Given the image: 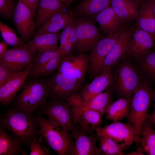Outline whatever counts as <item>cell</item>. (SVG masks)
Instances as JSON below:
<instances>
[{
    "instance_id": "d6986e66",
    "label": "cell",
    "mask_w": 155,
    "mask_h": 155,
    "mask_svg": "<svg viewBox=\"0 0 155 155\" xmlns=\"http://www.w3.org/2000/svg\"><path fill=\"white\" fill-rule=\"evenodd\" d=\"M67 9L61 10L52 15L34 32V36L55 33L64 29L68 22L74 17L73 13Z\"/></svg>"
},
{
    "instance_id": "9a60e30c",
    "label": "cell",
    "mask_w": 155,
    "mask_h": 155,
    "mask_svg": "<svg viewBox=\"0 0 155 155\" xmlns=\"http://www.w3.org/2000/svg\"><path fill=\"white\" fill-rule=\"evenodd\" d=\"M71 133L74 141L71 155H104L96 146L97 136L88 135L76 127Z\"/></svg>"
},
{
    "instance_id": "3957f363",
    "label": "cell",
    "mask_w": 155,
    "mask_h": 155,
    "mask_svg": "<svg viewBox=\"0 0 155 155\" xmlns=\"http://www.w3.org/2000/svg\"><path fill=\"white\" fill-rule=\"evenodd\" d=\"M48 84V78L27 79L22 90L15 96L13 105L35 113L38 107L46 102Z\"/></svg>"
},
{
    "instance_id": "4dcf8cb0",
    "label": "cell",
    "mask_w": 155,
    "mask_h": 155,
    "mask_svg": "<svg viewBox=\"0 0 155 155\" xmlns=\"http://www.w3.org/2000/svg\"><path fill=\"white\" fill-rule=\"evenodd\" d=\"M97 136L99 142V148L104 155H126L123 152L127 147L123 146L108 136Z\"/></svg>"
},
{
    "instance_id": "52a82bcc",
    "label": "cell",
    "mask_w": 155,
    "mask_h": 155,
    "mask_svg": "<svg viewBox=\"0 0 155 155\" xmlns=\"http://www.w3.org/2000/svg\"><path fill=\"white\" fill-rule=\"evenodd\" d=\"M92 19L80 16L74 17L77 40L72 50L77 55L91 50L102 38L99 30Z\"/></svg>"
},
{
    "instance_id": "ffe728a7",
    "label": "cell",
    "mask_w": 155,
    "mask_h": 155,
    "mask_svg": "<svg viewBox=\"0 0 155 155\" xmlns=\"http://www.w3.org/2000/svg\"><path fill=\"white\" fill-rule=\"evenodd\" d=\"M131 35V33L128 30L122 31L117 41L104 60L101 73L106 69L114 66L127 54L128 44Z\"/></svg>"
},
{
    "instance_id": "277c9868",
    "label": "cell",
    "mask_w": 155,
    "mask_h": 155,
    "mask_svg": "<svg viewBox=\"0 0 155 155\" xmlns=\"http://www.w3.org/2000/svg\"><path fill=\"white\" fill-rule=\"evenodd\" d=\"M35 114L38 120L41 135L45 137L49 146L59 155H71L74 144L71 133L52 124L38 110Z\"/></svg>"
},
{
    "instance_id": "e575fe53",
    "label": "cell",
    "mask_w": 155,
    "mask_h": 155,
    "mask_svg": "<svg viewBox=\"0 0 155 155\" xmlns=\"http://www.w3.org/2000/svg\"><path fill=\"white\" fill-rule=\"evenodd\" d=\"M142 58V71L149 79L155 81V52H149Z\"/></svg>"
},
{
    "instance_id": "7c38bea8",
    "label": "cell",
    "mask_w": 155,
    "mask_h": 155,
    "mask_svg": "<svg viewBox=\"0 0 155 155\" xmlns=\"http://www.w3.org/2000/svg\"><path fill=\"white\" fill-rule=\"evenodd\" d=\"M89 56L84 53L74 56L72 53L62 56L57 72L84 81L89 67Z\"/></svg>"
},
{
    "instance_id": "8992f818",
    "label": "cell",
    "mask_w": 155,
    "mask_h": 155,
    "mask_svg": "<svg viewBox=\"0 0 155 155\" xmlns=\"http://www.w3.org/2000/svg\"><path fill=\"white\" fill-rule=\"evenodd\" d=\"M113 81L111 85L118 96L131 98L141 81V78L132 65L125 62L113 72Z\"/></svg>"
},
{
    "instance_id": "1f68e13d",
    "label": "cell",
    "mask_w": 155,
    "mask_h": 155,
    "mask_svg": "<svg viewBox=\"0 0 155 155\" xmlns=\"http://www.w3.org/2000/svg\"><path fill=\"white\" fill-rule=\"evenodd\" d=\"M61 57L60 56L52 58L39 69L30 73L27 79L41 78L52 75L57 69Z\"/></svg>"
},
{
    "instance_id": "ba28073f",
    "label": "cell",
    "mask_w": 155,
    "mask_h": 155,
    "mask_svg": "<svg viewBox=\"0 0 155 155\" xmlns=\"http://www.w3.org/2000/svg\"><path fill=\"white\" fill-rule=\"evenodd\" d=\"M48 97L51 100H65L75 95H81L83 81L66 76L57 72L48 78Z\"/></svg>"
},
{
    "instance_id": "60d3db41",
    "label": "cell",
    "mask_w": 155,
    "mask_h": 155,
    "mask_svg": "<svg viewBox=\"0 0 155 155\" xmlns=\"http://www.w3.org/2000/svg\"><path fill=\"white\" fill-rule=\"evenodd\" d=\"M8 44L4 41L0 42V57H1L8 50Z\"/></svg>"
},
{
    "instance_id": "ac0fdd59",
    "label": "cell",
    "mask_w": 155,
    "mask_h": 155,
    "mask_svg": "<svg viewBox=\"0 0 155 155\" xmlns=\"http://www.w3.org/2000/svg\"><path fill=\"white\" fill-rule=\"evenodd\" d=\"M113 81L111 67L102 72L90 84L85 86L81 94L83 102H87L102 92L111 85Z\"/></svg>"
},
{
    "instance_id": "7bdbcfd3",
    "label": "cell",
    "mask_w": 155,
    "mask_h": 155,
    "mask_svg": "<svg viewBox=\"0 0 155 155\" xmlns=\"http://www.w3.org/2000/svg\"><path fill=\"white\" fill-rule=\"evenodd\" d=\"M126 155H145L142 151L140 147L137 148V150L134 152H133L130 153H127Z\"/></svg>"
},
{
    "instance_id": "7a4b0ae2",
    "label": "cell",
    "mask_w": 155,
    "mask_h": 155,
    "mask_svg": "<svg viewBox=\"0 0 155 155\" xmlns=\"http://www.w3.org/2000/svg\"><path fill=\"white\" fill-rule=\"evenodd\" d=\"M152 90L148 80H142L138 88L130 99V112L126 118L128 123L131 124L135 130L137 147L140 145L141 129L152 101Z\"/></svg>"
},
{
    "instance_id": "ee69618b",
    "label": "cell",
    "mask_w": 155,
    "mask_h": 155,
    "mask_svg": "<svg viewBox=\"0 0 155 155\" xmlns=\"http://www.w3.org/2000/svg\"><path fill=\"white\" fill-rule=\"evenodd\" d=\"M64 3L68 6H70L73 2L77 0H61Z\"/></svg>"
},
{
    "instance_id": "83f0119b",
    "label": "cell",
    "mask_w": 155,
    "mask_h": 155,
    "mask_svg": "<svg viewBox=\"0 0 155 155\" xmlns=\"http://www.w3.org/2000/svg\"><path fill=\"white\" fill-rule=\"evenodd\" d=\"M6 129L0 125V155H26L19 141L10 135Z\"/></svg>"
},
{
    "instance_id": "d590c367",
    "label": "cell",
    "mask_w": 155,
    "mask_h": 155,
    "mask_svg": "<svg viewBox=\"0 0 155 155\" xmlns=\"http://www.w3.org/2000/svg\"><path fill=\"white\" fill-rule=\"evenodd\" d=\"M16 4L14 0H0L1 14L5 18H11L13 16Z\"/></svg>"
},
{
    "instance_id": "30bf717a",
    "label": "cell",
    "mask_w": 155,
    "mask_h": 155,
    "mask_svg": "<svg viewBox=\"0 0 155 155\" xmlns=\"http://www.w3.org/2000/svg\"><path fill=\"white\" fill-rule=\"evenodd\" d=\"M122 30L121 29L102 38L91 50L89 56L90 63L88 71L92 77L94 78L101 73L104 60Z\"/></svg>"
},
{
    "instance_id": "836d02e7",
    "label": "cell",
    "mask_w": 155,
    "mask_h": 155,
    "mask_svg": "<svg viewBox=\"0 0 155 155\" xmlns=\"http://www.w3.org/2000/svg\"><path fill=\"white\" fill-rule=\"evenodd\" d=\"M60 56H63L59 49L56 51H38L36 55L31 73L39 69L52 58Z\"/></svg>"
},
{
    "instance_id": "8fae6325",
    "label": "cell",
    "mask_w": 155,
    "mask_h": 155,
    "mask_svg": "<svg viewBox=\"0 0 155 155\" xmlns=\"http://www.w3.org/2000/svg\"><path fill=\"white\" fill-rule=\"evenodd\" d=\"M97 136H108L117 142L126 147L137 142L135 130L133 125L128 123H124L119 120L103 127H100L94 131Z\"/></svg>"
},
{
    "instance_id": "44dd1931",
    "label": "cell",
    "mask_w": 155,
    "mask_h": 155,
    "mask_svg": "<svg viewBox=\"0 0 155 155\" xmlns=\"http://www.w3.org/2000/svg\"><path fill=\"white\" fill-rule=\"evenodd\" d=\"M112 94L111 89L109 87L105 92L96 96L89 102H84L82 98L80 97L75 101L73 105L80 110L92 109L96 111L103 116L113 102Z\"/></svg>"
},
{
    "instance_id": "2e32d148",
    "label": "cell",
    "mask_w": 155,
    "mask_h": 155,
    "mask_svg": "<svg viewBox=\"0 0 155 155\" xmlns=\"http://www.w3.org/2000/svg\"><path fill=\"white\" fill-rule=\"evenodd\" d=\"M154 44L152 35L137 28L132 34L127 54L137 59H142L154 46Z\"/></svg>"
},
{
    "instance_id": "74e56055",
    "label": "cell",
    "mask_w": 155,
    "mask_h": 155,
    "mask_svg": "<svg viewBox=\"0 0 155 155\" xmlns=\"http://www.w3.org/2000/svg\"><path fill=\"white\" fill-rule=\"evenodd\" d=\"M30 150V155H49L48 151L44 149L39 144L38 138H35L31 142L29 147Z\"/></svg>"
},
{
    "instance_id": "c3c4849f",
    "label": "cell",
    "mask_w": 155,
    "mask_h": 155,
    "mask_svg": "<svg viewBox=\"0 0 155 155\" xmlns=\"http://www.w3.org/2000/svg\"><path fill=\"white\" fill-rule=\"evenodd\" d=\"M153 38H154V46H155V35H154V36H153Z\"/></svg>"
},
{
    "instance_id": "6da1fadb",
    "label": "cell",
    "mask_w": 155,
    "mask_h": 155,
    "mask_svg": "<svg viewBox=\"0 0 155 155\" xmlns=\"http://www.w3.org/2000/svg\"><path fill=\"white\" fill-rule=\"evenodd\" d=\"M34 113L13 105L0 116V123L20 144L29 147L31 142L41 135L39 121Z\"/></svg>"
},
{
    "instance_id": "e0dca14e",
    "label": "cell",
    "mask_w": 155,
    "mask_h": 155,
    "mask_svg": "<svg viewBox=\"0 0 155 155\" xmlns=\"http://www.w3.org/2000/svg\"><path fill=\"white\" fill-rule=\"evenodd\" d=\"M74 107L76 127L88 135L96 136L93 131L102 124V115L95 110H81Z\"/></svg>"
},
{
    "instance_id": "9c48e42d",
    "label": "cell",
    "mask_w": 155,
    "mask_h": 155,
    "mask_svg": "<svg viewBox=\"0 0 155 155\" xmlns=\"http://www.w3.org/2000/svg\"><path fill=\"white\" fill-rule=\"evenodd\" d=\"M37 51L27 43L8 49L0 57V65L13 71L19 72L33 65Z\"/></svg>"
},
{
    "instance_id": "cb8c5ba5",
    "label": "cell",
    "mask_w": 155,
    "mask_h": 155,
    "mask_svg": "<svg viewBox=\"0 0 155 155\" xmlns=\"http://www.w3.org/2000/svg\"><path fill=\"white\" fill-rule=\"evenodd\" d=\"M69 7L61 0H39L35 22L36 28L39 27L55 13Z\"/></svg>"
},
{
    "instance_id": "f35d334b",
    "label": "cell",
    "mask_w": 155,
    "mask_h": 155,
    "mask_svg": "<svg viewBox=\"0 0 155 155\" xmlns=\"http://www.w3.org/2000/svg\"><path fill=\"white\" fill-rule=\"evenodd\" d=\"M18 72L0 65V88L7 83Z\"/></svg>"
},
{
    "instance_id": "7dc6e473",
    "label": "cell",
    "mask_w": 155,
    "mask_h": 155,
    "mask_svg": "<svg viewBox=\"0 0 155 155\" xmlns=\"http://www.w3.org/2000/svg\"><path fill=\"white\" fill-rule=\"evenodd\" d=\"M153 8L154 12L155 15V0H153Z\"/></svg>"
},
{
    "instance_id": "d4e9b609",
    "label": "cell",
    "mask_w": 155,
    "mask_h": 155,
    "mask_svg": "<svg viewBox=\"0 0 155 155\" xmlns=\"http://www.w3.org/2000/svg\"><path fill=\"white\" fill-rule=\"evenodd\" d=\"M139 4L135 0H112L111 6L116 14L124 22L136 19Z\"/></svg>"
},
{
    "instance_id": "f546056e",
    "label": "cell",
    "mask_w": 155,
    "mask_h": 155,
    "mask_svg": "<svg viewBox=\"0 0 155 155\" xmlns=\"http://www.w3.org/2000/svg\"><path fill=\"white\" fill-rule=\"evenodd\" d=\"M130 99L129 98L122 97L113 101L106 111V119L116 121L127 117L130 112Z\"/></svg>"
},
{
    "instance_id": "484cf974",
    "label": "cell",
    "mask_w": 155,
    "mask_h": 155,
    "mask_svg": "<svg viewBox=\"0 0 155 155\" xmlns=\"http://www.w3.org/2000/svg\"><path fill=\"white\" fill-rule=\"evenodd\" d=\"M61 34L59 31L35 36L27 43L31 47L38 51H57L59 48L58 42Z\"/></svg>"
},
{
    "instance_id": "8d00e7d4",
    "label": "cell",
    "mask_w": 155,
    "mask_h": 155,
    "mask_svg": "<svg viewBox=\"0 0 155 155\" xmlns=\"http://www.w3.org/2000/svg\"><path fill=\"white\" fill-rule=\"evenodd\" d=\"M74 17L68 22L61 34L59 39L60 44L59 48L60 51L68 42L71 30L74 26Z\"/></svg>"
},
{
    "instance_id": "ab89813d",
    "label": "cell",
    "mask_w": 155,
    "mask_h": 155,
    "mask_svg": "<svg viewBox=\"0 0 155 155\" xmlns=\"http://www.w3.org/2000/svg\"><path fill=\"white\" fill-rule=\"evenodd\" d=\"M30 9L34 18L36 16L39 0H21Z\"/></svg>"
},
{
    "instance_id": "b9f144b4",
    "label": "cell",
    "mask_w": 155,
    "mask_h": 155,
    "mask_svg": "<svg viewBox=\"0 0 155 155\" xmlns=\"http://www.w3.org/2000/svg\"><path fill=\"white\" fill-rule=\"evenodd\" d=\"M154 109L152 112L149 114H148L146 118L150 121L153 124L155 125V103L153 105Z\"/></svg>"
},
{
    "instance_id": "5bb4252c",
    "label": "cell",
    "mask_w": 155,
    "mask_h": 155,
    "mask_svg": "<svg viewBox=\"0 0 155 155\" xmlns=\"http://www.w3.org/2000/svg\"><path fill=\"white\" fill-rule=\"evenodd\" d=\"M33 66L30 65L17 73L0 88V102L2 104L5 106L11 104L17 92L24 86Z\"/></svg>"
},
{
    "instance_id": "f6af8a7d",
    "label": "cell",
    "mask_w": 155,
    "mask_h": 155,
    "mask_svg": "<svg viewBox=\"0 0 155 155\" xmlns=\"http://www.w3.org/2000/svg\"><path fill=\"white\" fill-rule=\"evenodd\" d=\"M152 100L155 102V88L153 89L152 94Z\"/></svg>"
},
{
    "instance_id": "d6a6232c",
    "label": "cell",
    "mask_w": 155,
    "mask_h": 155,
    "mask_svg": "<svg viewBox=\"0 0 155 155\" xmlns=\"http://www.w3.org/2000/svg\"><path fill=\"white\" fill-rule=\"evenodd\" d=\"M0 31L4 41L8 44L14 47L21 46L24 44V42L17 36L12 28L1 22Z\"/></svg>"
},
{
    "instance_id": "7402d4cb",
    "label": "cell",
    "mask_w": 155,
    "mask_h": 155,
    "mask_svg": "<svg viewBox=\"0 0 155 155\" xmlns=\"http://www.w3.org/2000/svg\"><path fill=\"white\" fill-rule=\"evenodd\" d=\"M94 18L98 23L100 30L108 34L121 30L124 22L116 14L111 5L98 13Z\"/></svg>"
},
{
    "instance_id": "4316f807",
    "label": "cell",
    "mask_w": 155,
    "mask_h": 155,
    "mask_svg": "<svg viewBox=\"0 0 155 155\" xmlns=\"http://www.w3.org/2000/svg\"><path fill=\"white\" fill-rule=\"evenodd\" d=\"M112 0H82L75 7L78 16L94 18L98 13L111 5Z\"/></svg>"
},
{
    "instance_id": "bcb514c9",
    "label": "cell",
    "mask_w": 155,
    "mask_h": 155,
    "mask_svg": "<svg viewBox=\"0 0 155 155\" xmlns=\"http://www.w3.org/2000/svg\"><path fill=\"white\" fill-rule=\"evenodd\" d=\"M138 3V4L140 5V3H141L142 4L145 2L146 1H147V0H135Z\"/></svg>"
},
{
    "instance_id": "603a6c76",
    "label": "cell",
    "mask_w": 155,
    "mask_h": 155,
    "mask_svg": "<svg viewBox=\"0 0 155 155\" xmlns=\"http://www.w3.org/2000/svg\"><path fill=\"white\" fill-rule=\"evenodd\" d=\"M137 28L155 35V15L153 0H147L142 4L136 18Z\"/></svg>"
},
{
    "instance_id": "4fadbf2b",
    "label": "cell",
    "mask_w": 155,
    "mask_h": 155,
    "mask_svg": "<svg viewBox=\"0 0 155 155\" xmlns=\"http://www.w3.org/2000/svg\"><path fill=\"white\" fill-rule=\"evenodd\" d=\"M13 17L15 25L20 34L21 39L23 42H28L33 35L36 28L32 11L21 0H18Z\"/></svg>"
},
{
    "instance_id": "5b68a950",
    "label": "cell",
    "mask_w": 155,
    "mask_h": 155,
    "mask_svg": "<svg viewBox=\"0 0 155 155\" xmlns=\"http://www.w3.org/2000/svg\"><path fill=\"white\" fill-rule=\"evenodd\" d=\"M38 110L49 122L66 132L75 127L74 106L65 100H51L40 106Z\"/></svg>"
},
{
    "instance_id": "f1b7e54d",
    "label": "cell",
    "mask_w": 155,
    "mask_h": 155,
    "mask_svg": "<svg viewBox=\"0 0 155 155\" xmlns=\"http://www.w3.org/2000/svg\"><path fill=\"white\" fill-rule=\"evenodd\" d=\"M153 124L146 118L141 130L140 147L142 152L148 155H155V130Z\"/></svg>"
}]
</instances>
